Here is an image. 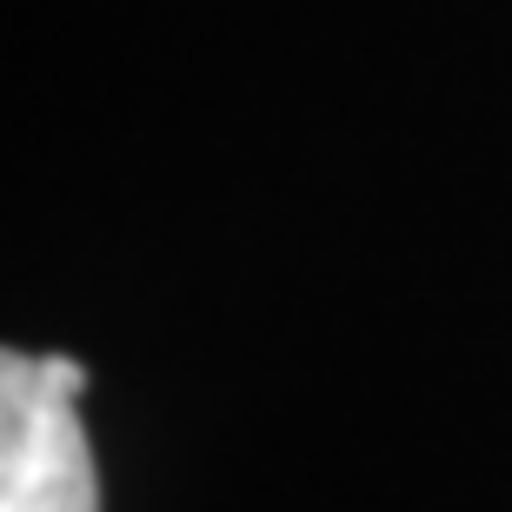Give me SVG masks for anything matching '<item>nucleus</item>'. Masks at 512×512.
I'll return each mask as SVG.
<instances>
[{
    "mask_svg": "<svg viewBox=\"0 0 512 512\" xmlns=\"http://www.w3.org/2000/svg\"><path fill=\"white\" fill-rule=\"evenodd\" d=\"M80 393H87L80 360L60 353L0 360V512H100Z\"/></svg>",
    "mask_w": 512,
    "mask_h": 512,
    "instance_id": "nucleus-1",
    "label": "nucleus"
}]
</instances>
